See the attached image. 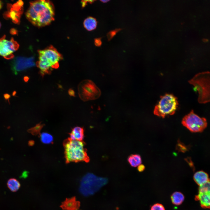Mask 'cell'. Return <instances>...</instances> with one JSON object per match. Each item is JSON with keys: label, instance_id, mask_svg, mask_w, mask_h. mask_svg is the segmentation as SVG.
<instances>
[{"label": "cell", "instance_id": "6da1fadb", "mask_svg": "<svg viewBox=\"0 0 210 210\" xmlns=\"http://www.w3.org/2000/svg\"><path fill=\"white\" fill-rule=\"evenodd\" d=\"M26 15L28 20L35 26L41 27L48 25L54 19V5L49 0L31 2Z\"/></svg>", "mask_w": 210, "mask_h": 210}, {"label": "cell", "instance_id": "7a4b0ae2", "mask_svg": "<svg viewBox=\"0 0 210 210\" xmlns=\"http://www.w3.org/2000/svg\"><path fill=\"white\" fill-rule=\"evenodd\" d=\"M38 60L36 63L42 76L50 74L53 69L59 66V62L63 58L61 54L53 46H51L38 51Z\"/></svg>", "mask_w": 210, "mask_h": 210}, {"label": "cell", "instance_id": "3957f363", "mask_svg": "<svg viewBox=\"0 0 210 210\" xmlns=\"http://www.w3.org/2000/svg\"><path fill=\"white\" fill-rule=\"evenodd\" d=\"M63 144L66 163L89 161L84 143L82 141L72 140L69 138L65 140Z\"/></svg>", "mask_w": 210, "mask_h": 210}, {"label": "cell", "instance_id": "277c9868", "mask_svg": "<svg viewBox=\"0 0 210 210\" xmlns=\"http://www.w3.org/2000/svg\"><path fill=\"white\" fill-rule=\"evenodd\" d=\"M189 83L194 86L199 93L198 101L205 104L210 101V73L206 71L196 75Z\"/></svg>", "mask_w": 210, "mask_h": 210}, {"label": "cell", "instance_id": "5b68a950", "mask_svg": "<svg viewBox=\"0 0 210 210\" xmlns=\"http://www.w3.org/2000/svg\"><path fill=\"white\" fill-rule=\"evenodd\" d=\"M107 182L106 178L98 177L93 174L88 173L81 180L79 191L84 196L92 195L106 185Z\"/></svg>", "mask_w": 210, "mask_h": 210}, {"label": "cell", "instance_id": "8992f818", "mask_svg": "<svg viewBox=\"0 0 210 210\" xmlns=\"http://www.w3.org/2000/svg\"><path fill=\"white\" fill-rule=\"evenodd\" d=\"M178 105L177 98L173 94H166L160 97V99L155 106L154 115L164 118L168 115L174 114Z\"/></svg>", "mask_w": 210, "mask_h": 210}, {"label": "cell", "instance_id": "52a82bcc", "mask_svg": "<svg viewBox=\"0 0 210 210\" xmlns=\"http://www.w3.org/2000/svg\"><path fill=\"white\" fill-rule=\"evenodd\" d=\"M79 97L84 101L96 99L101 95L99 88L92 80H85L81 82L78 86Z\"/></svg>", "mask_w": 210, "mask_h": 210}, {"label": "cell", "instance_id": "ba28073f", "mask_svg": "<svg viewBox=\"0 0 210 210\" xmlns=\"http://www.w3.org/2000/svg\"><path fill=\"white\" fill-rule=\"evenodd\" d=\"M182 124L191 132H202L207 123L205 118L200 117L192 110L183 118Z\"/></svg>", "mask_w": 210, "mask_h": 210}, {"label": "cell", "instance_id": "9c48e42d", "mask_svg": "<svg viewBox=\"0 0 210 210\" xmlns=\"http://www.w3.org/2000/svg\"><path fill=\"white\" fill-rule=\"evenodd\" d=\"M19 47L18 43L13 38L10 40L6 39L5 35L0 38V55L7 60L14 57L13 53Z\"/></svg>", "mask_w": 210, "mask_h": 210}, {"label": "cell", "instance_id": "30bf717a", "mask_svg": "<svg viewBox=\"0 0 210 210\" xmlns=\"http://www.w3.org/2000/svg\"><path fill=\"white\" fill-rule=\"evenodd\" d=\"M11 63L12 69L15 74H17L19 72L35 65L34 58L32 57H17L14 59Z\"/></svg>", "mask_w": 210, "mask_h": 210}, {"label": "cell", "instance_id": "8fae6325", "mask_svg": "<svg viewBox=\"0 0 210 210\" xmlns=\"http://www.w3.org/2000/svg\"><path fill=\"white\" fill-rule=\"evenodd\" d=\"M23 4L22 1H19L13 6L9 5L8 11L4 16L11 19L13 22L18 23L22 12Z\"/></svg>", "mask_w": 210, "mask_h": 210}, {"label": "cell", "instance_id": "7c38bea8", "mask_svg": "<svg viewBox=\"0 0 210 210\" xmlns=\"http://www.w3.org/2000/svg\"><path fill=\"white\" fill-rule=\"evenodd\" d=\"M80 205V202L77 201L76 197L74 196L66 198L60 206L63 210H79Z\"/></svg>", "mask_w": 210, "mask_h": 210}, {"label": "cell", "instance_id": "4fadbf2b", "mask_svg": "<svg viewBox=\"0 0 210 210\" xmlns=\"http://www.w3.org/2000/svg\"><path fill=\"white\" fill-rule=\"evenodd\" d=\"M210 193H199L195 196V199L200 202L201 206L203 208H209Z\"/></svg>", "mask_w": 210, "mask_h": 210}, {"label": "cell", "instance_id": "5bb4252c", "mask_svg": "<svg viewBox=\"0 0 210 210\" xmlns=\"http://www.w3.org/2000/svg\"><path fill=\"white\" fill-rule=\"evenodd\" d=\"M193 179L199 186L209 181L208 174L203 171H199L195 172L194 175Z\"/></svg>", "mask_w": 210, "mask_h": 210}, {"label": "cell", "instance_id": "9a60e30c", "mask_svg": "<svg viewBox=\"0 0 210 210\" xmlns=\"http://www.w3.org/2000/svg\"><path fill=\"white\" fill-rule=\"evenodd\" d=\"M84 131L83 128L76 127L72 129L69 138L72 140L82 141L84 137Z\"/></svg>", "mask_w": 210, "mask_h": 210}, {"label": "cell", "instance_id": "2e32d148", "mask_svg": "<svg viewBox=\"0 0 210 210\" xmlns=\"http://www.w3.org/2000/svg\"><path fill=\"white\" fill-rule=\"evenodd\" d=\"M97 23V21L95 18L89 17L84 20L83 25L84 27L87 30L91 31L96 28Z\"/></svg>", "mask_w": 210, "mask_h": 210}, {"label": "cell", "instance_id": "e0dca14e", "mask_svg": "<svg viewBox=\"0 0 210 210\" xmlns=\"http://www.w3.org/2000/svg\"><path fill=\"white\" fill-rule=\"evenodd\" d=\"M171 200L172 203L176 205H181L183 202L185 197L184 195L179 192H174L171 195Z\"/></svg>", "mask_w": 210, "mask_h": 210}, {"label": "cell", "instance_id": "ac0fdd59", "mask_svg": "<svg viewBox=\"0 0 210 210\" xmlns=\"http://www.w3.org/2000/svg\"><path fill=\"white\" fill-rule=\"evenodd\" d=\"M128 161L130 165L134 167L138 166L142 162L141 157L138 154H132L130 155L128 158Z\"/></svg>", "mask_w": 210, "mask_h": 210}, {"label": "cell", "instance_id": "d6986e66", "mask_svg": "<svg viewBox=\"0 0 210 210\" xmlns=\"http://www.w3.org/2000/svg\"><path fill=\"white\" fill-rule=\"evenodd\" d=\"M7 185L9 189L13 192L17 191L20 186L19 182L14 178L10 179L7 181Z\"/></svg>", "mask_w": 210, "mask_h": 210}, {"label": "cell", "instance_id": "ffe728a7", "mask_svg": "<svg viewBox=\"0 0 210 210\" xmlns=\"http://www.w3.org/2000/svg\"><path fill=\"white\" fill-rule=\"evenodd\" d=\"M40 137L41 141L44 144H49L53 142V137L48 133L42 132L40 134Z\"/></svg>", "mask_w": 210, "mask_h": 210}, {"label": "cell", "instance_id": "44dd1931", "mask_svg": "<svg viewBox=\"0 0 210 210\" xmlns=\"http://www.w3.org/2000/svg\"><path fill=\"white\" fill-rule=\"evenodd\" d=\"M210 182L209 181L200 186L199 188V193L210 192Z\"/></svg>", "mask_w": 210, "mask_h": 210}, {"label": "cell", "instance_id": "7402d4cb", "mask_svg": "<svg viewBox=\"0 0 210 210\" xmlns=\"http://www.w3.org/2000/svg\"><path fill=\"white\" fill-rule=\"evenodd\" d=\"M42 127V125L39 124L34 127L28 130V132L33 135H36L39 133Z\"/></svg>", "mask_w": 210, "mask_h": 210}, {"label": "cell", "instance_id": "603a6c76", "mask_svg": "<svg viewBox=\"0 0 210 210\" xmlns=\"http://www.w3.org/2000/svg\"><path fill=\"white\" fill-rule=\"evenodd\" d=\"M121 30H122L121 29L118 28L109 32L107 34V36L108 41H110L116 34L117 32Z\"/></svg>", "mask_w": 210, "mask_h": 210}, {"label": "cell", "instance_id": "cb8c5ba5", "mask_svg": "<svg viewBox=\"0 0 210 210\" xmlns=\"http://www.w3.org/2000/svg\"><path fill=\"white\" fill-rule=\"evenodd\" d=\"M150 210H165L164 206L160 203H156L151 207Z\"/></svg>", "mask_w": 210, "mask_h": 210}, {"label": "cell", "instance_id": "d4e9b609", "mask_svg": "<svg viewBox=\"0 0 210 210\" xmlns=\"http://www.w3.org/2000/svg\"><path fill=\"white\" fill-rule=\"evenodd\" d=\"M94 43L95 45L97 46H100L102 44V42L101 40V38H97L94 39Z\"/></svg>", "mask_w": 210, "mask_h": 210}, {"label": "cell", "instance_id": "484cf974", "mask_svg": "<svg viewBox=\"0 0 210 210\" xmlns=\"http://www.w3.org/2000/svg\"><path fill=\"white\" fill-rule=\"evenodd\" d=\"M145 169V166L143 164H140L138 166V170L140 172H141L144 171Z\"/></svg>", "mask_w": 210, "mask_h": 210}, {"label": "cell", "instance_id": "4316f807", "mask_svg": "<svg viewBox=\"0 0 210 210\" xmlns=\"http://www.w3.org/2000/svg\"><path fill=\"white\" fill-rule=\"evenodd\" d=\"M68 93L69 95L71 96H74L75 95V93L74 91L71 89H70L68 91Z\"/></svg>", "mask_w": 210, "mask_h": 210}, {"label": "cell", "instance_id": "83f0119b", "mask_svg": "<svg viewBox=\"0 0 210 210\" xmlns=\"http://www.w3.org/2000/svg\"><path fill=\"white\" fill-rule=\"evenodd\" d=\"M34 142H33V141H30L29 142V146H32L34 144Z\"/></svg>", "mask_w": 210, "mask_h": 210}, {"label": "cell", "instance_id": "f1b7e54d", "mask_svg": "<svg viewBox=\"0 0 210 210\" xmlns=\"http://www.w3.org/2000/svg\"><path fill=\"white\" fill-rule=\"evenodd\" d=\"M9 97V95H8L7 94H6L5 95V98H6V99L8 98Z\"/></svg>", "mask_w": 210, "mask_h": 210}, {"label": "cell", "instance_id": "f546056e", "mask_svg": "<svg viewBox=\"0 0 210 210\" xmlns=\"http://www.w3.org/2000/svg\"><path fill=\"white\" fill-rule=\"evenodd\" d=\"M100 1L103 3H106L109 1V0H101Z\"/></svg>", "mask_w": 210, "mask_h": 210}, {"label": "cell", "instance_id": "4dcf8cb0", "mask_svg": "<svg viewBox=\"0 0 210 210\" xmlns=\"http://www.w3.org/2000/svg\"><path fill=\"white\" fill-rule=\"evenodd\" d=\"M28 79H29L27 77H25L24 78V80L25 81H27L28 80Z\"/></svg>", "mask_w": 210, "mask_h": 210}, {"label": "cell", "instance_id": "1f68e13d", "mask_svg": "<svg viewBox=\"0 0 210 210\" xmlns=\"http://www.w3.org/2000/svg\"><path fill=\"white\" fill-rule=\"evenodd\" d=\"M2 6V2L0 1V10Z\"/></svg>", "mask_w": 210, "mask_h": 210}, {"label": "cell", "instance_id": "d6a6232c", "mask_svg": "<svg viewBox=\"0 0 210 210\" xmlns=\"http://www.w3.org/2000/svg\"><path fill=\"white\" fill-rule=\"evenodd\" d=\"M1 23H0V28H1Z\"/></svg>", "mask_w": 210, "mask_h": 210}]
</instances>
